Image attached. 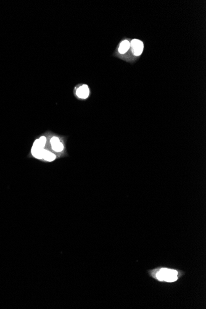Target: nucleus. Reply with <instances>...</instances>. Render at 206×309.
Here are the masks:
<instances>
[{
    "label": "nucleus",
    "mask_w": 206,
    "mask_h": 309,
    "mask_svg": "<svg viewBox=\"0 0 206 309\" xmlns=\"http://www.w3.org/2000/svg\"><path fill=\"white\" fill-rule=\"evenodd\" d=\"M130 48V43L127 40L123 41L118 48V52L120 54L125 53Z\"/></svg>",
    "instance_id": "5"
},
{
    "label": "nucleus",
    "mask_w": 206,
    "mask_h": 309,
    "mask_svg": "<svg viewBox=\"0 0 206 309\" xmlns=\"http://www.w3.org/2000/svg\"><path fill=\"white\" fill-rule=\"evenodd\" d=\"M60 141H59V139L57 138V137H52L51 140H50V143L51 144V145H54V144H56L58 143H59Z\"/></svg>",
    "instance_id": "8"
},
{
    "label": "nucleus",
    "mask_w": 206,
    "mask_h": 309,
    "mask_svg": "<svg viewBox=\"0 0 206 309\" xmlns=\"http://www.w3.org/2000/svg\"><path fill=\"white\" fill-rule=\"evenodd\" d=\"M130 47L132 48L133 53L136 56H139L142 54L144 48L142 42L137 39H134L131 41L130 43Z\"/></svg>",
    "instance_id": "2"
},
{
    "label": "nucleus",
    "mask_w": 206,
    "mask_h": 309,
    "mask_svg": "<svg viewBox=\"0 0 206 309\" xmlns=\"http://www.w3.org/2000/svg\"><path fill=\"white\" fill-rule=\"evenodd\" d=\"M178 272L169 269H161L156 274V278L159 281L174 282L178 279Z\"/></svg>",
    "instance_id": "1"
},
{
    "label": "nucleus",
    "mask_w": 206,
    "mask_h": 309,
    "mask_svg": "<svg viewBox=\"0 0 206 309\" xmlns=\"http://www.w3.org/2000/svg\"><path fill=\"white\" fill-rule=\"evenodd\" d=\"M39 142H40V144H41V148H44V146H45V144H46V137L44 136H41L39 139Z\"/></svg>",
    "instance_id": "7"
},
{
    "label": "nucleus",
    "mask_w": 206,
    "mask_h": 309,
    "mask_svg": "<svg viewBox=\"0 0 206 309\" xmlns=\"http://www.w3.org/2000/svg\"><path fill=\"white\" fill-rule=\"evenodd\" d=\"M89 94V90L87 85H84L80 86L76 91V96L81 99H86L88 97Z\"/></svg>",
    "instance_id": "3"
},
{
    "label": "nucleus",
    "mask_w": 206,
    "mask_h": 309,
    "mask_svg": "<svg viewBox=\"0 0 206 309\" xmlns=\"http://www.w3.org/2000/svg\"><path fill=\"white\" fill-rule=\"evenodd\" d=\"M41 153L43 156V159H44L47 161H52L56 159V156L54 154L50 152L47 150L44 149L43 148L41 149Z\"/></svg>",
    "instance_id": "4"
},
{
    "label": "nucleus",
    "mask_w": 206,
    "mask_h": 309,
    "mask_svg": "<svg viewBox=\"0 0 206 309\" xmlns=\"http://www.w3.org/2000/svg\"><path fill=\"white\" fill-rule=\"evenodd\" d=\"M52 148L56 152H61L64 149V146L60 142H59L56 144L52 145Z\"/></svg>",
    "instance_id": "6"
}]
</instances>
